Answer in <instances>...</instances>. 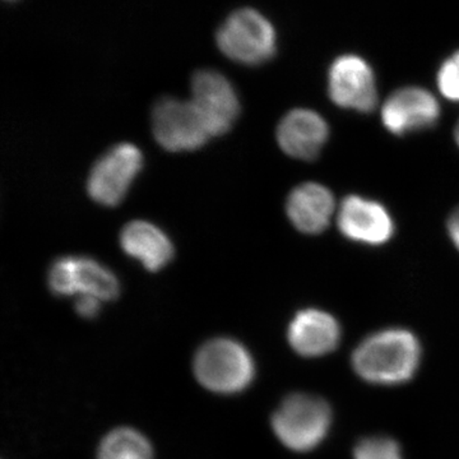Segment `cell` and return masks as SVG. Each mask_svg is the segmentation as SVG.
Returning <instances> with one entry per match:
<instances>
[{
  "label": "cell",
  "instance_id": "cell-1",
  "mask_svg": "<svg viewBox=\"0 0 459 459\" xmlns=\"http://www.w3.org/2000/svg\"><path fill=\"white\" fill-rule=\"evenodd\" d=\"M421 347L407 329L377 332L352 353V368L365 382L376 385H400L409 382L419 369Z\"/></svg>",
  "mask_w": 459,
  "mask_h": 459
},
{
  "label": "cell",
  "instance_id": "cell-2",
  "mask_svg": "<svg viewBox=\"0 0 459 459\" xmlns=\"http://www.w3.org/2000/svg\"><path fill=\"white\" fill-rule=\"evenodd\" d=\"M195 374L214 394H234L252 385L255 364L247 347L231 338H214L195 353Z\"/></svg>",
  "mask_w": 459,
  "mask_h": 459
},
{
  "label": "cell",
  "instance_id": "cell-3",
  "mask_svg": "<svg viewBox=\"0 0 459 459\" xmlns=\"http://www.w3.org/2000/svg\"><path fill=\"white\" fill-rule=\"evenodd\" d=\"M216 44L232 62L250 66L263 65L276 54V29L256 9H237L217 30Z\"/></svg>",
  "mask_w": 459,
  "mask_h": 459
},
{
  "label": "cell",
  "instance_id": "cell-4",
  "mask_svg": "<svg viewBox=\"0 0 459 459\" xmlns=\"http://www.w3.org/2000/svg\"><path fill=\"white\" fill-rule=\"evenodd\" d=\"M332 424L329 404L316 395L294 394L286 397L272 416V429L281 443L294 452L316 449Z\"/></svg>",
  "mask_w": 459,
  "mask_h": 459
},
{
  "label": "cell",
  "instance_id": "cell-5",
  "mask_svg": "<svg viewBox=\"0 0 459 459\" xmlns=\"http://www.w3.org/2000/svg\"><path fill=\"white\" fill-rule=\"evenodd\" d=\"M152 129L157 143L169 152H192L204 147L211 138L195 104L175 98L157 102Z\"/></svg>",
  "mask_w": 459,
  "mask_h": 459
},
{
  "label": "cell",
  "instance_id": "cell-6",
  "mask_svg": "<svg viewBox=\"0 0 459 459\" xmlns=\"http://www.w3.org/2000/svg\"><path fill=\"white\" fill-rule=\"evenodd\" d=\"M143 168V155L132 143H119L100 157L87 180V192L96 204L114 207L123 201Z\"/></svg>",
  "mask_w": 459,
  "mask_h": 459
},
{
  "label": "cell",
  "instance_id": "cell-7",
  "mask_svg": "<svg viewBox=\"0 0 459 459\" xmlns=\"http://www.w3.org/2000/svg\"><path fill=\"white\" fill-rule=\"evenodd\" d=\"M49 286L57 296H95L101 301L114 300L120 292L113 272L87 256H63L54 262Z\"/></svg>",
  "mask_w": 459,
  "mask_h": 459
},
{
  "label": "cell",
  "instance_id": "cell-8",
  "mask_svg": "<svg viewBox=\"0 0 459 459\" xmlns=\"http://www.w3.org/2000/svg\"><path fill=\"white\" fill-rule=\"evenodd\" d=\"M192 100L211 137L228 133L240 114V100L225 75L213 69H202L192 78Z\"/></svg>",
  "mask_w": 459,
  "mask_h": 459
},
{
  "label": "cell",
  "instance_id": "cell-9",
  "mask_svg": "<svg viewBox=\"0 0 459 459\" xmlns=\"http://www.w3.org/2000/svg\"><path fill=\"white\" fill-rule=\"evenodd\" d=\"M328 93L338 107L360 113L373 111L377 91L369 63L353 54L337 57L329 68Z\"/></svg>",
  "mask_w": 459,
  "mask_h": 459
},
{
  "label": "cell",
  "instance_id": "cell-10",
  "mask_svg": "<svg viewBox=\"0 0 459 459\" xmlns=\"http://www.w3.org/2000/svg\"><path fill=\"white\" fill-rule=\"evenodd\" d=\"M337 223L344 238L365 246H382L394 234V219L385 205L359 195L343 199Z\"/></svg>",
  "mask_w": 459,
  "mask_h": 459
},
{
  "label": "cell",
  "instance_id": "cell-11",
  "mask_svg": "<svg viewBox=\"0 0 459 459\" xmlns=\"http://www.w3.org/2000/svg\"><path fill=\"white\" fill-rule=\"evenodd\" d=\"M439 117V102L429 91L420 87L395 91L382 108V122L386 131L395 135L431 128Z\"/></svg>",
  "mask_w": 459,
  "mask_h": 459
},
{
  "label": "cell",
  "instance_id": "cell-12",
  "mask_svg": "<svg viewBox=\"0 0 459 459\" xmlns=\"http://www.w3.org/2000/svg\"><path fill=\"white\" fill-rule=\"evenodd\" d=\"M328 124L322 115L309 108H295L277 126V142L286 155L298 160H314L327 143Z\"/></svg>",
  "mask_w": 459,
  "mask_h": 459
},
{
  "label": "cell",
  "instance_id": "cell-13",
  "mask_svg": "<svg viewBox=\"0 0 459 459\" xmlns=\"http://www.w3.org/2000/svg\"><path fill=\"white\" fill-rule=\"evenodd\" d=\"M287 340L299 355L320 358L337 349L341 327L336 318L327 312L304 309L290 323Z\"/></svg>",
  "mask_w": 459,
  "mask_h": 459
},
{
  "label": "cell",
  "instance_id": "cell-14",
  "mask_svg": "<svg viewBox=\"0 0 459 459\" xmlns=\"http://www.w3.org/2000/svg\"><path fill=\"white\" fill-rule=\"evenodd\" d=\"M286 211L299 231L316 235L328 228L336 211V202L322 184L304 183L290 193Z\"/></svg>",
  "mask_w": 459,
  "mask_h": 459
},
{
  "label": "cell",
  "instance_id": "cell-15",
  "mask_svg": "<svg viewBox=\"0 0 459 459\" xmlns=\"http://www.w3.org/2000/svg\"><path fill=\"white\" fill-rule=\"evenodd\" d=\"M120 246L150 272L166 267L174 256L170 238L153 223L138 220L129 222L120 234Z\"/></svg>",
  "mask_w": 459,
  "mask_h": 459
},
{
  "label": "cell",
  "instance_id": "cell-16",
  "mask_svg": "<svg viewBox=\"0 0 459 459\" xmlns=\"http://www.w3.org/2000/svg\"><path fill=\"white\" fill-rule=\"evenodd\" d=\"M98 459H153V448L140 431L119 428L101 440Z\"/></svg>",
  "mask_w": 459,
  "mask_h": 459
},
{
  "label": "cell",
  "instance_id": "cell-17",
  "mask_svg": "<svg viewBox=\"0 0 459 459\" xmlns=\"http://www.w3.org/2000/svg\"><path fill=\"white\" fill-rule=\"evenodd\" d=\"M353 459H403L400 446L391 437H371L362 439L353 451Z\"/></svg>",
  "mask_w": 459,
  "mask_h": 459
},
{
  "label": "cell",
  "instance_id": "cell-18",
  "mask_svg": "<svg viewBox=\"0 0 459 459\" xmlns=\"http://www.w3.org/2000/svg\"><path fill=\"white\" fill-rule=\"evenodd\" d=\"M437 87L444 98L459 102V51L440 65Z\"/></svg>",
  "mask_w": 459,
  "mask_h": 459
},
{
  "label": "cell",
  "instance_id": "cell-19",
  "mask_svg": "<svg viewBox=\"0 0 459 459\" xmlns=\"http://www.w3.org/2000/svg\"><path fill=\"white\" fill-rule=\"evenodd\" d=\"M102 301L95 296H78L75 301V312L82 318L92 319L99 316Z\"/></svg>",
  "mask_w": 459,
  "mask_h": 459
},
{
  "label": "cell",
  "instance_id": "cell-20",
  "mask_svg": "<svg viewBox=\"0 0 459 459\" xmlns=\"http://www.w3.org/2000/svg\"><path fill=\"white\" fill-rule=\"evenodd\" d=\"M448 232L453 244L459 250V208L452 213L451 219H449Z\"/></svg>",
  "mask_w": 459,
  "mask_h": 459
},
{
  "label": "cell",
  "instance_id": "cell-21",
  "mask_svg": "<svg viewBox=\"0 0 459 459\" xmlns=\"http://www.w3.org/2000/svg\"><path fill=\"white\" fill-rule=\"evenodd\" d=\"M455 142H457V144H458V147H459V120H458V123H457V126H455Z\"/></svg>",
  "mask_w": 459,
  "mask_h": 459
}]
</instances>
